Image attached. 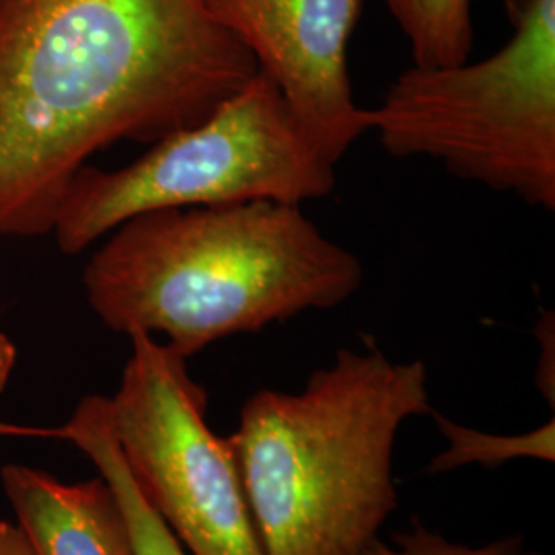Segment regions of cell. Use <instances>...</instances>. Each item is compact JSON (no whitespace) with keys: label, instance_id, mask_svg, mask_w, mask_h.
Instances as JSON below:
<instances>
[{"label":"cell","instance_id":"1","mask_svg":"<svg viewBox=\"0 0 555 555\" xmlns=\"http://www.w3.org/2000/svg\"><path fill=\"white\" fill-rule=\"evenodd\" d=\"M256 73L204 0H0V235L50 233L98 151L192 126Z\"/></svg>","mask_w":555,"mask_h":555},{"label":"cell","instance_id":"2","mask_svg":"<svg viewBox=\"0 0 555 555\" xmlns=\"http://www.w3.org/2000/svg\"><path fill=\"white\" fill-rule=\"evenodd\" d=\"M105 237L82 272L93 313L126 336H163L188 360L224 337L336 309L364 278L352 251L282 202L155 210Z\"/></svg>","mask_w":555,"mask_h":555},{"label":"cell","instance_id":"3","mask_svg":"<svg viewBox=\"0 0 555 555\" xmlns=\"http://www.w3.org/2000/svg\"><path fill=\"white\" fill-rule=\"evenodd\" d=\"M422 360L371 337L337 350L297 391L259 389L227 437L266 555H364L399 506L401 426L433 416Z\"/></svg>","mask_w":555,"mask_h":555},{"label":"cell","instance_id":"4","mask_svg":"<svg viewBox=\"0 0 555 555\" xmlns=\"http://www.w3.org/2000/svg\"><path fill=\"white\" fill-rule=\"evenodd\" d=\"M513 38L479 62L397 77L369 132L397 159L428 157L453 176L555 208V0H504Z\"/></svg>","mask_w":555,"mask_h":555},{"label":"cell","instance_id":"5","mask_svg":"<svg viewBox=\"0 0 555 555\" xmlns=\"http://www.w3.org/2000/svg\"><path fill=\"white\" fill-rule=\"evenodd\" d=\"M336 163L300 126L276 82L258 70L192 126L114 171L85 165L60 198L52 231L77 256L139 215L238 202L300 206L332 194Z\"/></svg>","mask_w":555,"mask_h":555},{"label":"cell","instance_id":"6","mask_svg":"<svg viewBox=\"0 0 555 555\" xmlns=\"http://www.w3.org/2000/svg\"><path fill=\"white\" fill-rule=\"evenodd\" d=\"M109 428L142 496L190 555H266L227 437L206 420L208 397L188 358L132 334Z\"/></svg>","mask_w":555,"mask_h":555},{"label":"cell","instance_id":"7","mask_svg":"<svg viewBox=\"0 0 555 555\" xmlns=\"http://www.w3.org/2000/svg\"><path fill=\"white\" fill-rule=\"evenodd\" d=\"M274 80L300 126L327 159H341L369 132L354 101L348 48L360 0H204Z\"/></svg>","mask_w":555,"mask_h":555},{"label":"cell","instance_id":"8","mask_svg":"<svg viewBox=\"0 0 555 555\" xmlns=\"http://www.w3.org/2000/svg\"><path fill=\"white\" fill-rule=\"evenodd\" d=\"M0 483L34 555H134L126 515L103 477L66 483L9 463Z\"/></svg>","mask_w":555,"mask_h":555},{"label":"cell","instance_id":"9","mask_svg":"<svg viewBox=\"0 0 555 555\" xmlns=\"http://www.w3.org/2000/svg\"><path fill=\"white\" fill-rule=\"evenodd\" d=\"M0 433L59 438L75 444L116 492L130 527L134 555H190L130 476L109 428L107 397H82L73 416L56 428H17L0 424Z\"/></svg>","mask_w":555,"mask_h":555},{"label":"cell","instance_id":"10","mask_svg":"<svg viewBox=\"0 0 555 555\" xmlns=\"http://www.w3.org/2000/svg\"><path fill=\"white\" fill-rule=\"evenodd\" d=\"M412 48L414 66L438 68L469 60L472 0H383Z\"/></svg>","mask_w":555,"mask_h":555},{"label":"cell","instance_id":"11","mask_svg":"<svg viewBox=\"0 0 555 555\" xmlns=\"http://www.w3.org/2000/svg\"><path fill=\"white\" fill-rule=\"evenodd\" d=\"M437 420L440 435L447 438V449L428 463V474H449L465 465H481L488 469L518 459H535L543 463L555 461V420L541 424L522 435H492L463 426L455 420L440 416Z\"/></svg>","mask_w":555,"mask_h":555},{"label":"cell","instance_id":"12","mask_svg":"<svg viewBox=\"0 0 555 555\" xmlns=\"http://www.w3.org/2000/svg\"><path fill=\"white\" fill-rule=\"evenodd\" d=\"M364 555H541L525 550L522 537H504L486 545L456 543L428 529L420 518H412L408 531L396 533L391 541H377Z\"/></svg>","mask_w":555,"mask_h":555},{"label":"cell","instance_id":"13","mask_svg":"<svg viewBox=\"0 0 555 555\" xmlns=\"http://www.w3.org/2000/svg\"><path fill=\"white\" fill-rule=\"evenodd\" d=\"M535 336L541 346V357L537 364L535 383L539 391L550 401V408L555 405V323L554 313L545 311L541 319L537 321Z\"/></svg>","mask_w":555,"mask_h":555},{"label":"cell","instance_id":"14","mask_svg":"<svg viewBox=\"0 0 555 555\" xmlns=\"http://www.w3.org/2000/svg\"><path fill=\"white\" fill-rule=\"evenodd\" d=\"M0 555H34L17 522L0 520Z\"/></svg>","mask_w":555,"mask_h":555}]
</instances>
